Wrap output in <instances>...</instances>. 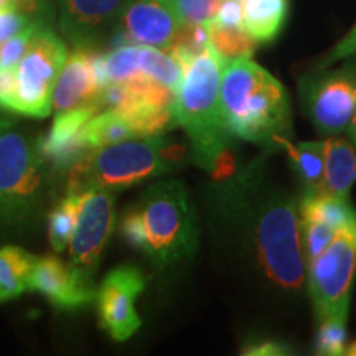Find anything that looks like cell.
Returning <instances> with one entry per match:
<instances>
[{
	"label": "cell",
	"instance_id": "1",
	"mask_svg": "<svg viewBox=\"0 0 356 356\" xmlns=\"http://www.w3.org/2000/svg\"><path fill=\"white\" fill-rule=\"evenodd\" d=\"M220 102L222 119L233 137L279 144L291 134L286 89L251 58H238L222 66Z\"/></svg>",
	"mask_w": 356,
	"mask_h": 356
},
{
	"label": "cell",
	"instance_id": "2",
	"mask_svg": "<svg viewBox=\"0 0 356 356\" xmlns=\"http://www.w3.org/2000/svg\"><path fill=\"white\" fill-rule=\"evenodd\" d=\"M225 63L211 47L181 65L184 78L173 101V119L186 132L195 162L215 172L228 157L231 134L221 114L220 83Z\"/></svg>",
	"mask_w": 356,
	"mask_h": 356
},
{
	"label": "cell",
	"instance_id": "3",
	"mask_svg": "<svg viewBox=\"0 0 356 356\" xmlns=\"http://www.w3.org/2000/svg\"><path fill=\"white\" fill-rule=\"evenodd\" d=\"M185 157L163 134L118 142L89 150L68 170V193L106 190L111 193L165 175Z\"/></svg>",
	"mask_w": 356,
	"mask_h": 356
},
{
	"label": "cell",
	"instance_id": "4",
	"mask_svg": "<svg viewBox=\"0 0 356 356\" xmlns=\"http://www.w3.org/2000/svg\"><path fill=\"white\" fill-rule=\"evenodd\" d=\"M48 167L38 139L10 119H0V229H19L38 211Z\"/></svg>",
	"mask_w": 356,
	"mask_h": 356
},
{
	"label": "cell",
	"instance_id": "5",
	"mask_svg": "<svg viewBox=\"0 0 356 356\" xmlns=\"http://www.w3.org/2000/svg\"><path fill=\"white\" fill-rule=\"evenodd\" d=\"M136 208L145 228L144 254L157 266L188 257L197 248V216L181 181L165 180L152 185Z\"/></svg>",
	"mask_w": 356,
	"mask_h": 356
},
{
	"label": "cell",
	"instance_id": "6",
	"mask_svg": "<svg viewBox=\"0 0 356 356\" xmlns=\"http://www.w3.org/2000/svg\"><path fill=\"white\" fill-rule=\"evenodd\" d=\"M68 55L65 40L51 26L44 25L35 30L17 66L13 114L38 119L51 113L53 89Z\"/></svg>",
	"mask_w": 356,
	"mask_h": 356
},
{
	"label": "cell",
	"instance_id": "7",
	"mask_svg": "<svg viewBox=\"0 0 356 356\" xmlns=\"http://www.w3.org/2000/svg\"><path fill=\"white\" fill-rule=\"evenodd\" d=\"M256 246L273 282L284 289H300L305 282V257L300 241V221L289 202L267 207L257 220Z\"/></svg>",
	"mask_w": 356,
	"mask_h": 356
},
{
	"label": "cell",
	"instance_id": "8",
	"mask_svg": "<svg viewBox=\"0 0 356 356\" xmlns=\"http://www.w3.org/2000/svg\"><path fill=\"white\" fill-rule=\"evenodd\" d=\"M356 270V229L337 231L322 254L309 262V291L318 320L348 318Z\"/></svg>",
	"mask_w": 356,
	"mask_h": 356
},
{
	"label": "cell",
	"instance_id": "9",
	"mask_svg": "<svg viewBox=\"0 0 356 356\" xmlns=\"http://www.w3.org/2000/svg\"><path fill=\"white\" fill-rule=\"evenodd\" d=\"M300 99L320 134L338 136L348 131L356 109V61L305 78L300 83Z\"/></svg>",
	"mask_w": 356,
	"mask_h": 356
},
{
	"label": "cell",
	"instance_id": "10",
	"mask_svg": "<svg viewBox=\"0 0 356 356\" xmlns=\"http://www.w3.org/2000/svg\"><path fill=\"white\" fill-rule=\"evenodd\" d=\"M114 193L86 190L79 193L76 225L70 239V266L92 280L101 254L114 228Z\"/></svg>",
	"mask_w": 356,
	"mask_h": 356
},
{
	"label": "cell",
	"instance_id": "11",
	"mask_svg": "<svg viewBox=\"0 0 356 356\" xmlns=\"http://www.w3.org/2000/svg\"><path fill=\"white\" fill-rule=\"evenodd\" d=\"M145 289V275L134 266H119L106 275L96 291L101 328L114 341H126L139 330L137 297Z\"/></svg>",
	"mask_w": 356,
	"mask_h": 356
},
{
	"label": "cell",
	"instance_id": "12",
	"mask_svg": "<svg viewBox=\"0 0 356 356\" xmlns=\"http://www.w3.org/2000/svg\"><path fill=\"white\" fill-rule=\"evenodd\" d=\"M115 24L119 44H145L162 50L172 47L184 26L175 0H127Z\"/></svg>",
	"mask_w": 356,
	"mask_h": 356
},
{
	"label": "cell",
	"instance_id": "13",
	"mask_svg": "<svg viewBox=\"0 0 356 356\" xmlns=\"http://www.w3.org/2000/svg\"><path fill=\"white\" fill-rule=\"evenodd\" d=\"M30 291L40 292L56 310L74 312L96 297L92 280L84 279L56 256L37 257L30 275Z\"/></svg>",
	"mask_w": 356,
	"mask_h": 356
},
{
	"label": "cell",
	"instance_id": "14",
	"mask_svg": "<svg viewBox=\"0 0 356 356\" xmlns=\"http://www.w3.org/2000/svg\"><path fill=\"white\" fill-rule=\"evenodd\" d=\"M101 108L97 102L58 113L47 136L40 137L38 145L51 170H70L84 154L89 152L84 140V127Z\"/></svg>",
	"mask_w": 356,
	"mask_h": 356
},
{
	"label": "cell",
	"instance_id": "15",
	"mask_svg": "<svg viewBox=\"0 0 356 356\" xmlns=\"http://www.w3.org/2000/svg\"><path fill=\"white\" fill-rule=\"evenodd\" d=\"M124 0H58L60 32L74 48H92L118 19Z\"/></svg>",
	"mask_w": 356,
	"mask_h": 356
},
{
	"label": "cell",
	"instance_id": "16",
	"mask_svg": "<svg viewBox=\"0 0 356 356\" xmlns=\"http://www.w3.org/2000/svg\"><path fill=\"white\" fill-rule=\"evenodd\" d=\"M102 84L97 78L92 48H74L66 58L53 89L51 108L55 113L83 108L97 102Z\"/></svg>",
	"mask_w": 356,
	"mask_h": 356
},
{
	"label": "cell",
	"instance_id": "17",
	"mask_svg": "<svg viewBox=\"0 0 356 356\" xmlns=\"http://www.w3.org/2000/svg\"><path fill=\"white\" fill-rule=\"evenodd\" d=\"M356 181V149L351 140L330 136L323 142V193L348 198Z\"/></svg>",
	"mask_w": 356,
	"mask_h": 356
},
{
	"label": "cell",
	"instance_id": "18",
	"mask_svg": "<svg viewBox=\"0 0 356 356\" xmlns=\"http://www.w3.org/2000/svg\"><path fill=\"white\" fill-rule=\"evenodd\" d=\"M243 29L257 43H270L279 37L289 15V0H239Z\"/></svg>",
	"mask_w": 356,
	"mask_h": 356
},
{
	"label": "cell",
	"instance_id": "19",
	"mask_svg": "<svg viewBox=\"0 0 356 356\" xmlns=\"http://www.w3.org/2000/svg\"><path fill=\"white\" fill-rule=\"evenodd\" d=\"M38 256L19 246L0 248V304L30 291V275Z\"/></svg>",
	"mask_w": 356,
	"mask_h": 356
},
{
	"label": "cell",
	"instance_id": "20",
	"mask_svg": "<svg viewBox=\"0 0 356 356\" xmlns=\"http://www.w3.org/2000/svg\"><path fill=\"white\" fill-rule=\"evenodd\" d=\"M302 220L323 222L335 231L356 229V213L348 198L328 193L305 195L302 203Z\"/></svg>",
	"mask_w": 356,
	"mask_h": 356
},
{
	"label": "cell",
	"instance_id": "21",
	"mask_svg": "<svg viewBox=\"0 0 356 356\" xmlns=\"http://www.w3.org/2000/svg\"><path fill=\"white\" fill-rule=\"evenodd\" d=\"M137 73L154 79L163 86L178 91L184 78V68L168 50L137 44Z\"/></svg>",
	"mask_w": 356,
	"mask_h": 356
},
{
	"label": "cell",
	"instance_id": "22",
	"mask_svg": "<svg viewBox=\"0 0 356 356\" xmlns=\"http://www.w3.org/2000/svg\"><path fill=\"white\" fill-rule=\"evenodd\" d=\"M137 136L129 119L114 109H102L89 119L84 127V140L89 150L118 142L132 139Z\"/></svg>",
	"mask_w": 356,
	"mask_h": 356
},
{
	"label": "cell",
	"instance_id": "23",
	"mask_svg": "<svg viewBox=\"0 0 356 356\" xmlns=\"http://www.w3.org/2000/svg\"><path fill=\"white\" fill-rule=\"evenodd\" d=\"M286 147L296 170L307 185V195L323 193V142H300L293 145L289 139L279 142Z\"/></svg>",
	"mask_w": 356,
	"mask_h": 356
},
{
	"label": "cell",
	"instance_id": "24",
	"mask_svg": "<svg viewBox=\"0 0 356 356\" xmlns=\"http://www.w3.org/2000/svg\"><path fill=\"white\" fill-rule=\"evenodd\" d=\"M207 26L210 47L225 65L238 58H251L254 53L257 42L249 37L244 29H229L213 24H207Z\"/></svg>",
	"mask_w": 356,
	"mask_h": 356
},
{
	"label": "cell",
	"instance_id": "25",
	"mask_svg": "<svg viewBox=\"0 0 356 356\" xmlns=\"http://www.w3.org/2000/svg\"><path fill=\"white\" fill-rule=\"evenodd\" d=\"M79 210V193H68L48 216V239L56 252L68 248Z\"/></svg>",
	"mask_w": 356,
	"mask_h": 356
},
{
	"label": "cell",
	"instance_id": "26",
	"mask_svg": "<svg viewBox=\"0 0 356 356\" xmlns=\"http://www.w3.org/2000/svg\"><path fill=\"white\" fill-rule=\"evenodd\" d=\"M346 320L343 317H325L320 320L315 350L323 356H340L346 350Z\"/></svg>",
	"mask_w": 356,
	"mask_h": 356
},
{
	"label": "cell",
	"instance_id": "27",
	"mask_svg": "<svg viewBox=\"0 0 356 356\" xmlns=\"http://www.w3.org/2000/svg\"><path fill=\"white\" fill-rule=\"evenodd\" d=\"M335 234L337 231L330 226L323 225V222L300 220V241L307 264L314 261L318 254H322L325 248L335 238Z\"/></svg>",
	"mask_w": 356,
	"mask_h": 356
},
{
	"label": "cell",
	"instance_id": "28",
	"mask_svg": "<svg viewBox=\"0 0 356 356\" xmlns=\"http://www.w3.org/2000/svg\"><path fill=\"white\" fill-rule=\"evenodd\" d=\"M38 26L42 25H29L26 29L22 30V32L13 35V37L6 40V42L0 44V68L17 70V66H19L22 56L25 55L26 48H29L30 44V40H32L35 30H37Z\"/></svg>",
	"mask_w": 356,
	"mask_h": 356
},
{
	"label": "cell",
	"instance_id": "29",
	"mask_svg": "<svg viewBox=\"0 0 356 356\" xmlns=\"http://www.w3.org/2000/svg\"><path fill=\"white\" fill-rule=\"evenodd\" d=\"M221 0H175L184 25H202L213 19Z\"/></svg>",
	"mask_w": 356,
	"mask_h": 356
},
{
	"label": "cell",
	"instance_id": "30",
	"mask_svg": "<svg viewBox=\"0 0 356 356\" xmlns=\"http://www.w3.org/2000/svg\"><path fill=\"white\" fill-rule=\"evenodd\" d=\"M121 231L127 244H131L132 248L139 249L142 252L145 251L147 239H145L144 221H142L140 213L137 211L136 207L131 208V210L124 215L122 222H121Z\"/></svg>",
	"mask_w": 356,
	"mask_h": 356
},
{
	"label": "cell",
	"instance_id": "31",
	"mask_svg": "<svg viewBox=\"0 0 356 356\" xmlns=\"http://www.w3.org/2000/svg\"><path fill=\"white\" fill-rule=\"evenodd\" d=\"M12 3L15 10L24 13L25 17H29L35 24L42 26H51L55 12H53L50 0H12Z\"/></svg>",
	"mask_w": 356,
	"mask_h": 356
},
{
	"label": "cell",
	"instance_id": "32",
	"mask_svg": "<svg viewBox=\"0 0 356 356\" xmlns=\"http://www.w3.org/2000/svg\"><path fill=\"white\" fill-rule=\"evenodd\" d=\"M207 24L229 29H243V10L239 0H221L213 19Z\"/></svg>",
	"mask_w": 356,
	"mask_h": 356
},
{
	"label": "cell",
	"instance_id": "33",
	"mask_svg": "<svg viewBox=\"0 0 356 356\" xmlns=\"http://www.w3.org/2000/svg\"><path fill=\"white\" fill-rule=\"evenodd\" d=\"M355 55H356V24L351 26L350 32L346 33L345 37L335 44V47H333V50L328 53L322 61H320L318 70L328 68V66L337 63V61L346 60V58H351Z\"/></svg>",
	"mask_w": 356,
	"mask_h": 356
},
{
	"label": "cell",
	"instance_id": "34",
	"mask_svg": "<svg viewBox=\"0 0 356 356\" xmlns=\"http://www.w3.org/2000/svg\"><path fill=\"white\" fill-rule=\"evenodd\" d=\"M32 24H35V22L30 20L29 17H25L19 10L0 12V44Z\"/></svg>",
	"mask_w": 356,
	"mask_h": 356
},
{
	"label": "cell",
	"instance_id": "35",
	"mask_svg": "<svg viewBox=\"0 0 356 356\" xmlns=\"http://www.w3.org/2000/svg\"><path fill=\"white\" fill-rule=\"evenodd\" d=\"M17 88V70L0 68V111L13 113Z\"/></svg>",
	"mask_w": 356,
	"mask_h": 356
},
{
	"label": "cell",
	"instance_id": "36",
	"mask_svg": "<svg viewBox=\"0 0 356 356\" xmlns=\"http://www.w3.org/2000/svg\"><path fill=\"white\" fill-rule=\"evenodd\" d=\"M287 346L277 341L270 340H262V341H252L248 343L243 348V355L249 356H279V355H289L291 351H287Z\"/></svg>",
	"mask_w": 356,
	"mask_h": 356
},
{
	"label": "cell",
	"instance_id": "37",
	"mask_svg": "<svg viewBox=\"0 0 356 356\" xmlns=\"http://www.w3.org/2000/svg\"><path fill=\"white\" fill-rule=\"evenodd\" d=\"M348 136H350L351 144H353L356 149V109H355V114H353V118H351V122L348 126Z\"/></svg>",
	"mask_w": 356,
	"mask_h": 356
},
{
	"label": "cell",
	"instance_id": "38",
	"mask_svg": "<svg viewBox=\"0 0 356 356\" xmlns=\"http://www.w3.org/2000/svg\"><path fill=\"white\" fill-rule=\"evenodd\" d=\"M7 10H15L12 0H0V12H7Z\"/></svg>",
	"mask_w": 356,
	"mask_h": 356
},
{
	"label": "cell",
	"instance_id": "39",
	"mask_svg": "<svg viewBox=\"0 0 356 356\" xmlns=\"http://www.w3.org/2000/svg\"><path fill=\"white\" fill-rule=\"evenodd\" d=\"M345 355H348V356H356V341H353V343L346 346Z\"/></svg>",
	"mask_w": 356,
	"mask_h": 356
}]
</instances>
